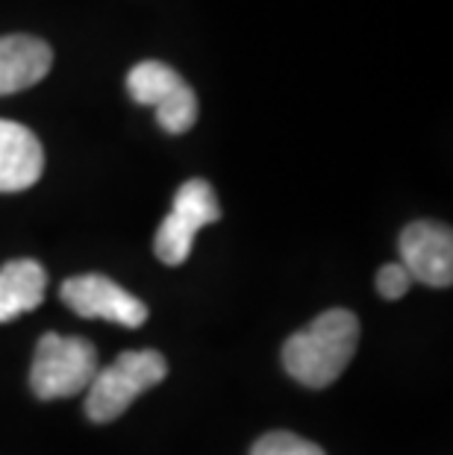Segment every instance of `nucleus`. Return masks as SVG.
<instances>
[{"label": "nucleus", "instance_id": "obj_1", "mask_svg": "<svg viewBox=\"0 0 453 455\" xmlns=\"http://www.w3.org/2000/svg\"><path fill=\"white\" fill-rule=\"evenodd\" d=\"M360 344V321L348 308H330L295 332L283 347V367L306 388H327L344 373Z\"/></svg>", "mask_w": 453, "mask_h": 455}, {"label": "nucleus", "instance_id": "obj_2", "mask_svg": "<svg viewBox=\"0 0 453 455\" xmlns=\"http://www.w3.org/2000/svg\"><path fill=\"white\" fill-rule=\"evenodd\" d=\"M168 376L166 355L157 350H130L121 353L109 367H98L89 385L85 414L94 423L118 420L139 394L150 391Z\"/></svg>", "mask_w": 453, "mask_h": 455}, {"label": "nucleus", "instance_id": "obj_3", "mask_svg": "<svg viewBox=\"0 0 453 455\" xmlns=\"http://www.w3.org/2000/svg\"><path fill=\"white\" fill-rule=\"evenodd\" d=\"M94 373H98V350L85 338L56 332L38 338L30 367V388L38 400H62L89 391Z\"/></svg>", "mask_w": 453, "mask_h": 455}, {"label": "nucleus", "instance_id": "obj_4", "mask_svg": "<svg viewBox=\"0 0 453 455\" xmlns=\"http://www.w3.org/2000/svg\"><path fill=\"white\" fill-rule=\"evenodd\" d=\"M218 218H221V206L209 182L206 180L182 182L174 195V206H171L162 227L157 229L153 253L171 267L182 265L191 256V244H195L198 232L215 224Z\"/></svg>", "mask_w": 453, "mask_h": 455}, {"label": "nucleus", "instance_id": "obj_5", "mask_svg": "<svg viewBox=\"0 0 453 455\" xmlns=\"http://www.w3.org/2000/svg\"><path fill=\"white\" fill-rule=\"evenodd\" d=\"M62 303L74 308L80 317H101V321L136 329L148 321V306L139 297H133L130 291H124L118 283H112L109 276L101 274H83L71 276L62 283Z\"/></svg>", "mask_w": 453, "mask_h": 455}, {"label": "nucleus", "instance_id": "obj_6", "mask_svg": "<svg viewBox=\"0 0 453 455\" xmlns=\"http://www.w3.org/2000/svg\"><path fill=\"white\" fill-rule=\"evenodd\" d=\"M400 265L412 283L448 288L453 283V232L436 220H416L400 232Z\"/></svg>", "mask_w": 453, "mask_h": 455}, {"label": "nucleus", "instance_id": "obj_7", "mask_svg": "<svg viewBox=\"0 0 453 455\" xmlns=\"http://www.w3.org/2000/svg\"><path fill=\"white\" fill-rule=\"evenodd\" d=\"M44 171V148L24 124L0 118V195L33 188Z\"/></svg>", "mask_w": 453, "mask_h": 455}, {"label": "nucleus", "instance_id": "obj_8", "mask_svg": "<svg viewBox=\"0 0 453 455\" xmlns=\"http://www.w3.org/2000/svg\"><path fill=\"white\" fill-rule=\"evenodd\" d=\"M53 65L51 44L36 36H0V98L42 83Z\"/></svg>", "mask_w": 453, "mask_h": 455}, {"label": "nucleus", "instance_id": "obj_9", "mask_svg": "<svg viewBox=\"0 0 453 455\" xmlns=\"http://www.w3.org/2000/svg\"><path fill=\"white\" fill-rule=\"evenodd\" d=\"M47 291L44 267L33 259H15L0 267V323H9L42 306Z\"/></svg>", "mask_w": 453, "mask_h": 455}, {"label": "nucleus", "instance_id": "obj_10", "mask_svg": "<svg viewBox=\"0 0 453 455\" xmlns=\"http://www.w3.org/2000/svg\"><path fill=\"white\" fill-rule=\"evenodd\" d=\"M180 85H182V76L171 65L157 62V60L139 62L127 74L130 98L136 103H142V106H153V109H157L162 100H168L171 94L180 89Z\"/></svg>", "mask_w": 453, "mask_h": 455}, {"label": "nucleus", "instance_id": "obj_11", "mask_svg": "<svg viewBox=\"0 0 453 455\" xmlns=\"http://www.w3.org/2000/svg\"><path fill=\"white\" fill-rule=\"evenodd\" d=\"M157 121H159V127L166 130V132H171V135L189 132L191 127H195V121H198V98H195V92H191L189 85L182 83L168 100H162L157 106Z\"/></svg>", "mask_w": 453, "mask_h": 455}, {"label": "nucleus", "instance_id": "obj_12", "mask_svg": "<svg viewBox=\"0 0 453 455\" xmlns=\"http://www.w3.org/2000/svg\"><path fill=\"white\" fill-rule=\"evenodd\" d=\"M250 455H327L318 443L301 438L295 432H268L263 435L254 447H250Z\"/></svg>", "mask_w": 453, "mask_h": 455}, {"label": "nucleus", "instance_id": "obj_13", "mask_svg": "<svg viewBox=\"0 0 453 455\" xmlns=\"http://www.w3.org/2000/svg\"><path fill=\"white\" fill-rule=\"evenodd\" d=\"M409 285H412V276L407 274V267L400 265H383L380 267V274H377V291H380V297H385V299H400L403 294L409 291Z\"/></svg>", "mask_w": 453, "mask_h": 455}]
</instances>
